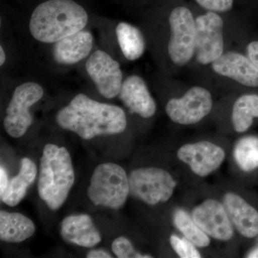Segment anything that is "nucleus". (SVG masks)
I'll return each mask as SVG.
<instances>
[{
    "label": "nucleus",
    "instance_id": "obj_1",
    "mask_svg": "<svg viewBox=\"0 0 258 258\" xmlns=\"http://www.w3.org/2000/svg\"><path fill=\"white\" fill-rule=\"evenodd\" d=\"M56 121L61 128L86 140L122 133L127 125L124 111L120 107L94 101L83 93L58 111Z\"/></svg>",
    "mask_w": 258,
    "mask_h": 258
},
{
    "label": "nucleus",
    "instance_id": "obj_28",
    "mask_svg": "<svg viewBox=\"0 0 258 258\" xmlns=\"http://www.w3.org/2000/svg\"><path fill=\"white\" fill-rule=\"evenodd\" d=\"M9 180H8V174L3 166L0 168V195L4 193L5 190L8 186Z\"/></svg>",
    "mask_w": 258,
    "mask_h": 258
},
{
    "label": "nucleus",
    "instance_id": "obj_27",
    "mask_svg": "<svg viewBox=\"0 0 258 258\" xmlns=\"http://www.w3.org/2000/svg\"><path fill=\"white\" fill-rule=\"evenodd\" d=\"M247 55L258 69V41L249 42L247 47Z\"/></svg>",
    "mask_w": 258,
    "mask_h": 258
},
{
    "label": "nucleus",
    "instance_id": "obj_30",
    "mask_svg": "<svg viewBox=\"0 0 258 258\" xmlns=\"http://www.w3.org/2000/svg\"><path fill=\"white\" fill-rule=\"evenodd\" d=\"M0 64L1 66H3V64L5 63V60H6V55H5V52L4 50H3V47H0Z\"/></svg>",
    "mask_w": 258,
    "mask_h": 258
},
{
    "label": "nucleus",
    "instance_id": "obj_29",
    "mask_svg": "<svg viewBox=\"0 0 258 258\" xmlns=\"http://www.w3.org/2000/svg\"><path fill=\"white\" fill-rule=\"evenodd\" d=\"M86 257L88 258H111V254L103 249H93L89 251Z\"/></svg>",
    "mask_w": 258,
    "mask_h": 258
},
{
    "label": "nucleus",
    "instance_id": "obj_6",
    "mask_svg": "<svg viewBox=\"0 0 258 258\" xmlns=\"http://www.w3.org/2000/svg\"><path fill=\"white\" fill-rule=\"evenodd\" d=\"M43 95V89L37 83H25L16 88L4 120L5 131L10 137L19 138L26 133L33 120L30 108L40 101Z\"/></svg>",
    "mask_w": 258,
    "mask_h": 258
},
{
    "label": "nucleus",
    "instance_id": "obj_21",
    "mask_svg": "<svg viewBox=\"0 0 258 258\" xmlns=\"http://www.w3.org/2000/svg\"><path fill=\"white\" fill-rule=\"evenodd\" d=\"M258 118V95H243L237 98L232 108V121L237 133H244Z\"/></svg>",
    "mask_w": 258,
    "mask_h": 258
},
{
    "label": "nucleus",
    "instance_id": "obj_18",
    "mask_svg": "<svg viewBox=\"0 0 258 258\" xmlns=\"http://www.w3.org/2000/svg\"><path fill=\"white\" fill-rule=\"evenodd\" d=\"M37 166L28 158H23L18 175L10 180L4 193L0 195L2 201L10 207L18 205L26 195L29 186L35 181Z\"/></svg>",
    "mask_w": 258,
    "mask_h": 258
},
{
    "label": "nucleus",
    "instance_id": "obj_25",
    "mask_svg": "<svg viewBox=\"0 0 258 258\" xmlns=\"http://www.w3.org/2000/svg\"><path fill=\"white\" fill-rule=\"evenodd\" d=\"M112 251L118 258L129 257H152L150 255L143 254L136 252L133 244L125 237H119L113 241L111 245Z\"/></svg>",
    "mask_w": 258,
    "mask_h": 258
},
{
    "label": "nucleus",
    "instance_id": "obj_8",
    "mask_svg": "<svg viewBox=\"0 0 258 258\" xmlns=\"http://www.w3.org/2000/svg\"><path fill=\"white\" fill-rule=\"evenodd\" d=\"M196 22L195 51L200 63L213 62L223 54V21L214 12L198 17Z\"/></svg>",
    "mask_w": 258,
    "mask_h": 258
},
{
    "label": "nucleus",
    "instance_id": "obj_2",
    "mask_svg": "<svg viewBox=\"0 0 258 258\" xmlns=\"http://www.w3.org/2000/svg\"><path fill=\"white\" fill-rule=\"evenodd\" d=\"M88 20L84 8L73 0H48L32 13L30 31L38 41L54 43L83 30Z\"/></svg>",
    "mask_w": 258,
    "mask_h": 258
},
{
    "label": "nucleus",
    "instance_id": "obj_17",
    "mask_svg": "<svg viewBox=\"0 0 258 258\" xmlns=\"http://www.w3.org/2000/svg\"><path fill=\"white\" fill-rule=\"evenodd\" d=\"M93 46L92 34L83 30L55 42L52 56L59 64L77 63L88 57Z\"/></svg>",
    "mask_w": 258,
    "mask_h": 258
},
{
    "label": "nucleus",
    "instance_id": "obj_3",
    "mask_svg": "<svg viewBox=\"0 0 258 258\" xmlns=\"http://www.w3.org/2000/svg\"><path fill=\"white\" fill-rule=\"evenodd\" d=\"M75 174L69 151L55 144H47L42 152L38 179L40 198L50 210H58L74 186Z\"/></svg>",
    "mask_w": 258,
    "mask_h": 258
},
{
    "label": "nucleus",
    "instance_id": "obj_10",
    "mask_svg": "<svg viewBox=\"0 0 258 258\" xmlns=\"http://www.w3.org/2000/svg\"><path fill=\"white\" fill-rule=\"evenodd\" d=\"M86 71L104 98H113L119 94L123 84V74L117 61L103 50H97L90 56Z\"/></svg>",
    "mask_w": 258,
    "mask_h": 258
},
{
    "label": "nucleus",
    "instance_id": "obj_5",
    "mask_svg": "<svg viewBox=\"0 0 258 258\" xmlns=\"http://www.w3.org/2000/svg\"><path fill=\"white\" fill-rule=\"evenodd\" d=\"M128 179L130 193L149 205L166 203L176 186L171 174L161 168L136 169L131 173Z\"/></svg>",
    "mask_w": 258,
    "mask_h": 258
},
{
    "label": "nucleus",
    "instance_id": "obj_13",
    "mask_svg": "<svg viewBox=\"0 0 258 258\" xmlns=\"http://www.w3.org/2000/svg\"><path fill=\"white\" fill-rule=\"evenodd\" d=\"M217 74L230 78L247 87H258V69L249 57L237 52L222 54L212 62Z\"/></svg>",
    "mask_w": 258,
    "mask_h": 258
},
{
    "label": "nucleus",
    "instance_id": "obj_7",
    "mask_svg": "<svg viewBox=\"0 0 258 258\" xmlns=\"http://www.w3.org/2000/svg\"><path fill=\"white\" fill-rule=\"evenodd\" d=\"M171 37L168 52L171 60L179 66L187 63L195 51L196 22L191 11L184 7H178L169 17Z\"/></svg>",
    "mask_w": 258,
    "mask_h": 258
},
{
    "label": "nucleus",
    "instance_id": "obj_19",
    "mask_svg": "<svg viewBox=\"0 0 258 258\" xmlns=\"http://www.w3.org/2000/svg\"><path fill=\"white\" fill-rule=\"evenodd\" d=\"M35 227L31 220L17 212H0V239L11 243H19L30 238L35 233Z\"/></svg>",
    "mask_w": 258,
    "mask_h": 258
},
{
    "label": "nucleus",
    "instance_id": "obj_22",
    "mask_svg": "<svg viewBox=\"0 0 258 258\" xmlns=\"http://www.w3.org/2000/svg\"><path fill=\"white\" fill-rule=\"evenodd\" d=\"M174 224L190 242L195 246L206 247L210 245L209 236L194 221L187 212L183 210H176L174 215Z\"/></svg>",
    "mask_w": 258,
    "mask_h": 258
},
{
    "label": "nucleus",
    "instance_id": "obj_20",
    "mask_svg": "<svg viewBox=\"0 0 258 258\" xmlns=\"http://www.w3.org/2000/svg\"><path fill=\"white\" fill-rule=\"evenodd\" d=\"M117 40L123 55L128 60H136L143 55L146 44L143 34L131 24L120 23L115 29Z\"/></svg>",
    "mask_w": 258,
    "mask_h": 258
},
{
    "label": "nucleus",
    "instance_id": "obj_14",
    "mask_svg": "<svg viewBox=\"0 0 258 258\" xmlns=\"http://www.w3.org/2000/svg\"><path fill=\"white\" fill-rule=\"evenodd\" d=\"M118 96L132 113H137L144 118H151L155 114L157 105L142 78L137 76L127 78Z\"/></svg>",
    "mask_w": 258,
    "mask_h": 258
},
{
    "label": "nucleus",
    "instance_id": "obj_9",
    "mask_svg": "<svg viewBox=\"0 0 258 258\" xmlns=\"http://www.w3.org/2000/svg\"><path fill=\"white\" fill-rule=\"evenodd\" d=\"M212 108L211 93L205 88L193 87L182 98L169 100L166 112L174 123L190 125L203 120Z\"/></svg>",
    "mask_w": 258,
    "mask_h": 258
},
{
    "label": "nucleus",
    "instance_id": "obj_23",
    "mask_svg": "<svg viewBox=\"0 0 258 258\" xmlns=\"http://www.w3.org/2000/svg\"><path fill=\"white\" fill-rule=\"evenodd\" d=\"M236 163L242 171H253L258 168V137L241 139L234 149Z\"/></svg>",
    "mask_w": 258,
    "mask_h": 258
},
{
    "label": "nucleus",
    "instance_id": "obj_15",
    "mask_svg": "<svg viewBox=\"0 0 258 258\" xmlns=\"http://www.w3.org/2000/svg\"><path fill=\"white\" fill-rule=\"evenodd\" d=\"M224 205L239 233L247 238H254L258 235V211L255 208L232 192L224 197Z\"/></svg>",
    "mask_w": 258,
    "mask_h": 258
},
{
    "label": "nucleus",
    "instance_id": "obj_24",
    "mask_svg": "<svg viewBox=\"0 0 258 258\" xmlns=\"http://www.w3.org/2000/svg\"><path fill=\"white\" fill-rule=\"evenodd\" d=\"M172 248L181 258H200L201 254L195 247V244L186 238H180L177 235H172L169 239Z\"/></svg>",
    "mask_w": 258,
    "mask_h": 258
},
{
    "label": "nucleus",
    "instance_id": "obj_12",
    "mask_svg": "<svg viewBox=\"0 0 258 258\" xmlns=\"http://www.w3.org/2000/svg\"><path fill=\"white\" fill-rule=\"evenodd\" d=\"M177 157L188 164L195 174L205 177L222 165L225 159V152L219 146L203 141L180 147Z\"/></svg>",
    "mask_w": 258,
    "mask_h": 258
},
{
    "label": "nucleus",
    "instance_id": "obj_11",
    "mask_svg": "<svg viewBox=\"0 0 258 258\" xmlns=\"http://www.w3.org/2000/svg\"><path fill=\"white\" fill-rule=\"evenodd\" d=\"M194 221L212 238L228 241L233 237V224L225 205L214 199H208L194 209Z\"/></svg>",
    "mask_w": 258,
    "mask_h": 258
},
{
    "label": "nucleus",
    "instance_id": "obj_4",
    "mask_svg": "<svg viewBox=\"0 0 258 258\" xmlns=\"http://www.w3.org/2000/svg\"><path fill=\"white\" fill-rule=\"evenodd\" d=\"M129 192V179L121 166L105 163L93 171L88 195L95 205L118 210L124 205Z\"/></svg>",
    "mask_w": 258,
    "mask_h": 258
},
{
    "label": "nucleus",
    "instance_id": "obj_16",
    "mask_svg": "<svg viewBox=\"0 0 258 258\" xmlns=\"http://www.w3.org/2000/svg\"><path fill=\"white\" fill-rule=\"evenodd\" d=\"M60 235L69 243L93 247L101 242V235L88 215H70L60 224Z\"/></svg>",
    "mask_w": 258,
    "mask_h": 258
},
{
    "label": "nucleus",
    "instance_id": "obj_26",
    "mask_svg": "<svg viewBox=\"0 0 258 258\" xmlns=\"http://www.w3.org/2000/svg\"><path fill=\"white\" fill-rule=\"evenodd\" d=\"M202 8L211 12L229 11L232 9L233 0H196Z\"/></svg>",
    "mask_w": 258,
    "mask_h": 258
},
{
    "label": "nucleus",
    "instance_id": "obj_31",
    "mask_svg": "<svg viewBox=\"0 0 258 258\" xmlns=\"http://www.w3.org/2000/svg\"><path fill=\"white\" fill-rule=\"evenodd\" d=\"M247 257L251 258H258V249H254L252 252H251Z\"/></svg>",
    "mask_w": 258,
    "mask_h": 258
}]
</instances>
